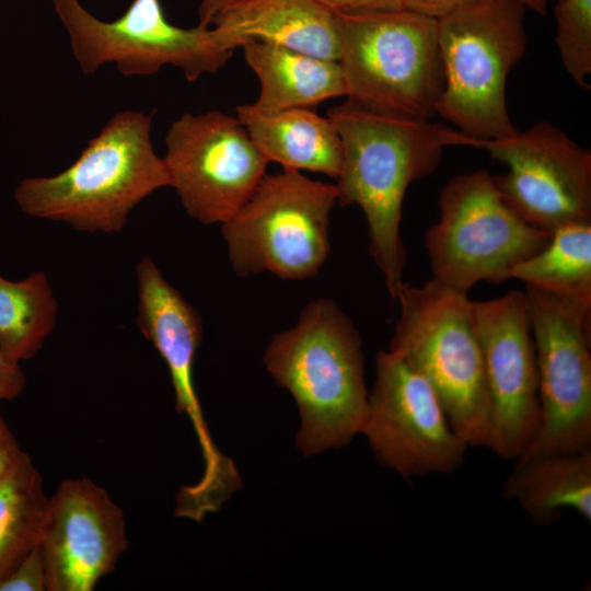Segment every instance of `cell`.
<instances>
[{
  "label": "cell",
  "instance_id": "1",
  "mask_svg": "<svg viewBox=\"0 0 591 591\" xmlns=\"http://www.w3.org/2000/svg\"><path fill=\"white\" fill-rule=\"evenodd\" d=\"M327 117L341 141L337 202L362 210L369 253L393 299L404 282L406 250L401 237L402 207L408 186L434 171L447 147L477 148L478 139L430 119L373 109L347 99Z\"/></svg>",
  "mask_w": 591,
  "mask_h": 591
},
{
  "label": "cell",
  "instance_id": "2",
  "mask_svg": "<svg viewBox=\"0 0 591 591\" xmlns=\"http://www.w3.org/2000/svg\"><path fill=\"white\" fill-rule=\"evenodd\" d=\"M264 364L298 404L296 442L305 455L344 447L360 432L368 402L361 338L335 301L309 302L292 327L271 337Z\"/></svg>",
  "mask_w": 591,
  "mask_h": 591
},
{
  "label": "cell",
  "instance_id": "3",
  "mask_svg": "<svg viewBox=\"0 0 591 591\" xmlns=\"http://www.w3.org/2000/svg\"><path fill=\"white\" fill-rule=\"evenodd\" d=\"M151 123L152 114L116 113L67 169L22 179L14 189L18 206L27 216L78 231L120 232L144 198L171 186L151 142Z\"/></svg>",
  "mask_w": 591,
  "mask_h": 591
},
{
  "label": "cell",
  "instance_id": "4",
  "mask_svg": "<svg viewBox=\"0 0 591 591\" xmlns=\"http://www.w3.org/2000/svg\"><path fill=\"white\" fill-rule=\"evenodd\" d=\"M393 300L399 316L389 350L429 383L468 448L488 449L490 407L467 293L430 279L403 282Z\"/></svg>",
  "mask_w": 591,
  "mask_h": 591
},
{
  "label": "cell",
  "instance_id": "5",
  "mask_svg": "<svg viewBox=\"0 0 591 591\" xmlns=\"http://www.w3.org/2000/svg\"><path fill=\"white\" fill-rule=\"evenodd\" d=\"M334 14L348 100L415 119L437 114L444 89L437 19L407 9Z\"/></svg>",
  "mask_w": 591,
  "mask_h": 591
},
{
  "label": "cell",
  "instance_id": "6",
  "mask_svg": "<svg viewBox=\"0 0 591 591\" xmlns=\"http://www.w3.org/2000/svg\"><path fill=\"white\" fill-rule=\"evenodd\" d=\"M525 7L471 0L437 19L444 89L437 114L478 140L513 136L506 100L511 69L526 50Z\"/></svg>",
  "mask_w": 591,
  "mask_h": 591
},
{
  "label": "cell",
  "instance_id": "7",
  "mask_svg": "<svg viewBox=\"0 0 591 591\" xmlns=\"http://www.w3.org/2000/svg\"><path fill=\"white\" fill-rule=\"evenodd\" d=\"M336 204L335 184L294 170L266 174L221 224L233 271L240 277L270 273L285 280L316 276L329 254Z\"/></svg>",
  "mask_w": 591,
  "mask_h": 591
},
{
  "label": "cell",
  "instance_id": "8",
  "mask_svg": "<svg viewBox=\"0 0 591 591\" xmlns=\"http://www.w3.org/2000/svg\"><path fill=\"white\" fill-rule=\"evenodd\" d=\"M440 218L426 233L433 278L467 293L479 281L501 283L540 252L552 233L519 217L485 170L461 173L439 195Z\"/></svg>",
  "mask_w": 591,
  "mask_h": 591
},
{
  "label": "cell",
  "instance_id": "9",
  "mask_svg": "<svg viewBox=\"0 0 591 591\" xmlns=\"http://www.w3.org/2000/svg\"><path fill=\"white\" fill-rule=\"evenodd\" d=\"M50 1L85 74L113 63L127 77L151 76L170 65L195 81L222 68L235 50L215 27L172 24L160 0H132L109 22L97 19L80 0Z\"/></svg>",
  "mask_w": 591,
  "mask_h": 591
},
{
  "label": "cell",
  "instance_id": "10",
  "mask_svg": "<svg viewBox=\"0 0 591 591\" xmlns=\"http://www.w3.org/2000/svg\"><path fill=\"white\" fill-rule=\"evenodd\" d=\"M535 348L540 420L517 459L591 448V303L531 286L523 291Z\"/></svg>",
  "mask_w": 591,
  "mask_h": 591
},
{
  "label": "cell",
  "instance_id": "11",
  "mask_svg": "<svg viewBox=\"0 0 591 591\" xmlns=\"http://www.w3.org/2000/svg\"><path fill=\"white\" fill-rule=\"evenodd\" d=\"M171 186L187 215L220 225L233 217L266 175L268 159L237 117L219 111L183 113L165 137Z\"/></svg>",
  "mask_w": 591,
  "mask_h": 591
},
{
  "label": "cell",
  "instance_id": "12",
  "mask_svg": "<svg viewBox=\"0 0 591 591\" xmlns=\"http://www.w3.org/2000/svg\"><path fill=\"white\" fill-rule=\"evenodd\" d=\"M360 432L375 459L406 478L453 473L468 448L429 383L389 349L376 356Z\"/></svg>",
  "mask_w": 591,
  "mask_h": 591
},
{
  "label": "cell",
  "instance_id": "13",
  "mask_svg": "<svg viewBox=\"0 0 591 591\" xmlns=\"http://www.w3.org/2000/svg\"><path fill=\"white\" fill-rule=\"evenodd\" d=\"M477 149L506 164L493 176L505 202L542 230L591 223V152L548 121L513 136L479 140Z\"/></svg>",
  "mask_w": 591,
  "mask_h": 591
},
{
  "label": "cell",
  "instance_id": "14",
  "mask_svg": "<svg viewBox=\"0 0 591 591\" xmlns=\"http://www.w3.org/2000/svg\"><path fill=\"white\" fill-rule=\"evenodd\" d=\"M490 407V443L497 456L515 460L540 420L538 375L524 292L472 301Z\"/></svg>",
  "mask_w": 591,
  "mask_h": 591
},
{
  "label": "cell",
  "instance_id": "15",
  "mask_svg": "<svg viewBox=\"0 0 591 591\" xmlns=\"http://www.w3.org/2000/svg\"><path fill=\"white\" fill-rule=\"evenodd\" d=\"M136 281L137 326L164 360L176 409L192 421L201 449L205 468L192 489L204 499L227 497L240 487L241 479L232 460L212 441L194 383V361L204 335L202 320L150 257L138 262Z\"/></svg>",
  "mask_w": 591,
  "mask_h": 591
},
{
  "label": "cell",
  "instance_id": "16",
  "mask_svg": "<svg viewBox=\"0 0 591 591\" xmlns=\"http://www.w3.org/2000/svg\"><path fill=\"white\" fill-rule=\"evenodd\" d=\"M39 546L48 591H92L128 547L124 512L93 480L65 479L48 497Z\"/></svg>",
  "mask_w": 591,
  "mask_h": 591
},
{
  "label": "cell",
  "instance_id": "17",
  "mask_svg": "<svg viewBox=\"0 0 591 591\" xmlns=\"http://www.w3.org/2000/svg\"><path fill=\"white\" fill-rule=\"evenodd\" d=\"M211 24L235 49L254 39L338 59L335 14L315 0H234Z\"/></svg>",
  "mask_w": 591,
  "mask_h": 591
},
{
  "label": "cell",
  "instance_id": "18",
  "mask_svg": "<svg viewBox=\"0 0 591 591\" xmlns=\"http://www.w3.org/2000/svg\"><path fill=\"white\" fill-rule=\"evenodd\" d=\"M236 117L269 162L286 170L338 176L341 141L328 117L310 108L260 112L251 104L237 106Z\"/></svg>",
  "mask_w": 591,
  "mask_h": 591
},
{
  "label": "cell",
  "instance_id": "19",
  "mask_svg": "<svg viewBox=\"0 0 591 591\" xmlns=\"http://www.w3.org/2000/svg\"><path fill=\"white\" fill-rule=\"evenodd\" d=\"M240 48L259 81L258 96L251 105L260 112L310 108L347 94L337 60L254 39Z\"/></svg>",
  "mask_w": 591,
  "mask_h": 591
},
{
  "label": "cell",
  "instance_id": "20",
  "mask_svg": "<svg viewBox=\"0 0 591 591\" xmlns=\"http://www.w3.org/2000/svg\"><path fill=\"white\" fill-rule=\"evenodd\" d=\"M538 526L559 520L564 509L591 520V448L558 454L515 459L502 488Z\"/></svg>",
  "mask_w": 591,
  "mask_h": 591
},
{
  "label": "cell",
  "instance_id": "21",
  "mask_svg": "<svg viewBox=\"0 0 591 591\" xmlns=\"http://www.w3.org/2000/svg\"><path fill=\"white\" fill-rule=\"evenodd\" d=\"M509 278L591 303V223L555 229L540 252L510 269Z\"/></svg>",
  "mask_w": 591,
  "mask_h": 591
},
{
  "label": "cell",
  "instance_id": "22",
  "mask_svg": "<svg viewBox=\"0 0 591 591\" xmlns=\"http://www.w3.org/2000/svg\"><path fill=\"white\" fill-rule=\"evenodd\" d=\"M58 303L44 271L19 281L0 275V345L15 361L33 358L56 327Z\"/></svg>",
  "mask_w": 591,
  "mask_h": 591
},
{
  "label": "cell",
  "instance_id": "23",
  "mask_svg": "<svg viewBox=\"0 0 591 591\" xmlns=\"http://www.w3.org/2000/svg\"><path fill=\"white\" fill-rule=\"evenodd\" d=\"M47 500L26 453L0 479V580L39 544Z\"/></svg>",
  "mask_w": 591,
  "mask_h": 591
},
{
  "label": "cell",
  "instance_id": "24",
  "mask_svg": "<svg viewBox=\"0 0 591 591\" xmlns=\"http://www.w3.org/2000/svg\"><path fill=\"white\" fill-rule=\"evenodd\" d=\"M556 38L561 62L583 89H590L591 73V0H557Z\"/></svg>",
  "mask_w": 591,
  "mask_h": 591
},
{
  "label": "cell",
  "instance_id": "25",
  "mask_svg": "<svg viewBox=\"0 0 591 591\" xmlns=\"http://www.w3.org/2000/svg\"><path fill=\"white\" fill-rule=\"evenodd\" d=\"M47 590L46 569L39 544L36 545L2 580L0 591Z\"/></svg>",
  "mask_w": 591,
  "mask_h": 591
},
{
  "label": "cell",
  "instance_id": "26",
  "mask_svg": "<svg viewBox=\"0 0 591 591\" xmlns=\"http://www.w3.org/2000/svg\"><path fill=\"white\" fill-rule=\"evenodd\" d=\"M25 383L20 362L12 359L0 345V402L18 397Z\"/></svg>",
  "mask_w": 591,
  "mask_h": 591
},
{
  "label": "cell",
  "instance_id": "27",
  "mask_svg": "<svg viewBox=\"0 0 591 591\" xmlns=\"http://www.w3.org/2000/svg\"><path fill=\"white\" fill-rule=\"evenodd\" d=\"M333 13L405 9L403 0H315Z\"/></svg>",
  "mask_w": 591,
  "mask_h": 591
},
{
  "label": "cell",
  "instance_id": "28",
  "mask_svg": "<svg viewBox=\"0 0 591 591\" xmlns=\"http://www.w3.org/2000/svg\"><path fill=\"white\" fill-rule=\"evenodd\" d=\"M26 454L0 413V479Z\"/></svg>",
  "mask_w": 591,
  "mask_h": 591
},
{
  "label": "cell",
  "instance_id": "29",
  "mask_svg": "<svg viewBox=\"0 0 591 591\" xmlns=\"http://www.w3.org/2000/svg\"><path fill=\"white\" fill-rule=\"evenodd\" d=\"M471 0H403L404 8L439 19L451 10Z\"/></svg>",
  "mask_w": 591,
  "mask_h": 591
},
{
  "label": "cell",
  "instance_id": "30",
  "mask_svg": "<svg viewBox=\"0 0 591 591\" xmlns=\"http://www.w3.org/2000/svg\"><path fill=\"white\" fill-rule=\"evenodd\" d=\"M234 0H201L198 8L199 26L209 27L213 19Z\"/></svg>",
  "mask_w": 591,
  "mask_h": 591
},
{
  "label": "cell",
  "instance_id": "31",
  "mask_svg": "<svg viewBox=\"0 0 591 591\" xmlns=\"http://www.w3.org/2000/svg\"><path fill=\"white\" fill-rule=\"evenodd\" d=\"M525 7L540 15H545L547 10V3L549 0H517Z\"/></svg>",
  "mask_w": 591,
  "mask_h": 591
}]
</instances>
